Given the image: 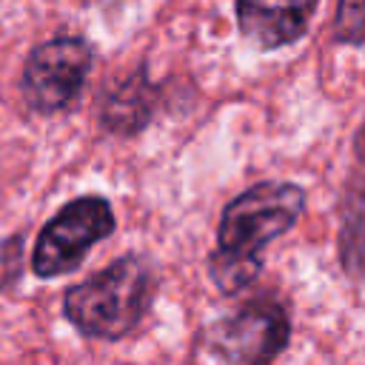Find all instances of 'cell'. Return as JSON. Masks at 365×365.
Listing matches in <instances>:
<instances>
[{
  "label": "cell",
  "instance_id": "obj_1",
  "mask_svg": "<svg viewBox=\"0 0 365 365\" xmlns=\"http://www.w3.org/2000/svg\"><path fill=\"white\" fill-rule=\"evenodd\" d=\"M305 194L291 182H257L234 197L220 220V245L211 254L208 274L222 294L251 285L262 268L259 251L285 234L302 214Z\"/></svg>",
  "mask_w": 365,
  "mask_h": 365
},
{
  "label": "cell",
  "instance_id": "obj_2",
  "mask_svg": "<svg viewBox=\"0 0 365 365\" xmlns=\"http://www.w3.org/2000/svg\"><path fill=\"white\" fill-rule=\"evenodd\" d=\"M151 299L154 274L148 262L140 257H123L80 285L68 288L63 308L80 334L97 339H120L143 322Z\"/></svg>",
  "mask_w": 365,
  "mask_h": 365
},
{
  "label": "cell",
  "instance_id": "obj_3",
  "mask_svg": "<svg viewBox=\"0 0 365 365\" xmlns=\"http://www.w3.org/2000/svg\"><path fill=\"white\" fill-rule=\"evenodd\" d=\"M91 46L80 37H54L31 48L23 66L20 91L29 108L40 114L71 106L88 77Z\"/></svg>",
  "mask_w": 365,
  "mask_h": 365
},
{
  "label": "cell",
  "instance_id": "obj_4",
  "mask_svg": "<svg viewBox=\"0 0 365 365\" xmlns=\"http://www.w3.org/2000/svg\"><path fill=\"white\" fill-rule=\"evenodd\" d=\"M114 231V214L103 197H80L40 231L31 268L37 277H60L77 268L86 251Z\"/></svg>",
  "mask_w": 365,
  "mask_h": 365
},
{
  "label": "cell",
  "instance_id": "obj_5",
  "mask_svg": "<svg viewBox=\"0 0 365 365\" xmlns=\"http://www.w3.org/2000/svg\"><path fill=\"white\" fill-rule=\"evenodd\" d=\"M291 334L285 308L271 297L245 302L237 314L222 317L205 334L211 351L228 365H271Z\"/></svg>",
  "mask_w": 365,
  "mask_h": 365
},
{
  "label": "cell",
  "instance_id": "obj_6",
  "mask_svg": "<svg viewBox=\"0 0 365 365\" xmlns=\"http://www.w3.org/2000/svg\"><path fill=\"white\" fill-rule=\"evenodd\" d=\"M314 9L317 0H237V20L254 46L279 48L308 29Z\"/></svg>",
  "mask_w": 365,
  "mask_h": 365
},
{
  "label": "cell",
  "instance_id": "obj_7",
  "mask_svg": "<svg viewBox=\"0 0 365 365\" xmlns=\"http://www.w3.org/2000/svg\"><path fill=\"white\" fill-rule=\"evenodd\" d=\"M154 106H157V88L148 83L143 71H134L106 94L100 117L103 125L114 134H137L151 120Z\"/></svg>",
  "mask_w": 365,
  "mask_h": 365
},
{
  "label": "cell",
  "instance_id": "obj_8",
  "mask_svg": "<svg viewBox=\"0 0 365 365\" xmlns=\"http://www.w3.org/2000/svg\"><path fill=\"white\" fill-rule=\"evenodd\" d=\"M336 40L351 43V46H356L362 40V0H339Z\"/></svg>",
  "mask_w": 365,
  "mask_h": 365
}]
</instances>
